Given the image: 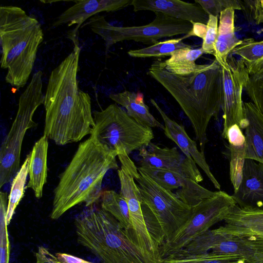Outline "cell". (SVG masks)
<instances>
[{"label": "cell", "mask_w": 263, "mask_h": 263, "mask_svg": "<svg viewBox=\"0 0 263 263\" xmlns=\"http://www.w3.org/2000/svg\"><path fill=\"white\" fill-rule=\"evenodd\" d=\"M73 50L51 71L44 96V136L64 145L91 135L95 123L89 95L80 89L77 73L80 48Z\"/></svg>", "instance_id": "6da1fadb"}, {"label": "cell", "mask_w": 263, "mask_h": 263, "mask_svg": "<svg viewBox=\"0 0 263 263\" xmlns=\"http://www.w3.org/2000/svg\"><path fill=\"white\" fill-rule=\"evenodd\" d=\"M148 74L174 98L190 121L200 152L204 154L206 131L213 117L217 119L223 103L222 68L215 59L212 63L197 64L184 75L168 71L164 61L153 62Z\"/></svg>", "instance_id": "7a4b0ae2"}, {"label": "cell", "mask_w": 263, "mask_h": 263, "mask_svg": "<svg viewBox=\"0 0 263 263\" xmlns=\"http://www.w3.org/2000/svg\"><path fill=\"white\" fill-rule=\"evenodd\" d=\"M117 156L92 135L80 143L54 190L50 218L58 219L82 203L86 206L96 203L102 195L105 175L109 170H118Z\"/></svg>", "instance_id": "3957f363"}, {"label": "cell", "mask_w": 263, "mask_h": 263, "mask_svg": "<svg viewBox=\"0 0 263 263\" xmlns=\"http://www.w3.org/2000/svg\"><path fill=\"white\" fill-rule=\"evenodd\" d=\"M0 39L1 68L7 70L5 81L18 90L27 82L43 41L41 25L20 7L2 6Z\"/></svg>", "instance_id": "277c9868"}, {"label": "cell", "mask_w": 263, "mask_h": 263, "mask_svg": "<svg viewBox=\"0 0 263 263\" xmlns=\"http://www.w3.org/2000/svg\"><path fill=\"white\" fill-rule=\"evenodd\" d=\"M78 242L103 263H155L108 212L90 207L74 219Z\"/></svg>", "instance_id": "5b68a950"}, {"label": "cell", "mask_w": 263, "mask_h": 263, "mask_svg": "<svg viewBox=\"0 0 263 263\" xmlns=\"http://www.w3.org/2000/svg\"><path fill=\"white\" fill-rule=\"evenodd\" d=\"M118 157L121 165L133 175L138 185L144 219L160 247L189 220L192 207L179 199L173 192L160 186L139 171L129 156L119 155Z\"/></svg>", "instance_id": "8992f818"}, {"label": "cell", "mask_w": 263, "mask_h": 263, "mask_svg": "<svg viewBox=\"0 0 263 263\" xmlns=\"http://www.w3.org/2000/svg\"><path fill=\"white\" fill-rule=\"evenodd\" d=\"M42 71L34 73L18 100L16 117L4 139L0 151V187L10 182L20 169V158L26 132L35 126L34 114L44 103Z\"/></svg>", "instance_id": "52a82bcc"}, {"label": "cell", "mask_w": 263, "mask_h": 263, "mask_svg": "<svg viewBox=\"0 0 263 263\" xmlns=\"http://www.w3.org/2000/svg\"><path fill=\"white\" fill-rule=\"evenodd\" d=\"M93 133L98 141L118 155H128L146 147L154 138L152 128L132 118L117 104L92 112Z\"/></svg>", "instance_id": "ba28073f"}, {"label": "cell", "mask_w": 263, "mask_h": 263, "mask_svg": "<svg viewBox=\"0 0 263 263\" xmlns=\"http://www.w3.org/2000/svg\"><path fill=\"white\" fill-rule=\"evenodd\" d=\"M150 23L142 26H115L103 15H95L85 24L105 41V52L114 44L123 41H134L146 45L157 43L158 40L180 34H188L193 29L192 23L177 19L161 12Z\"/></svg>", "instance_id": "9c48e42d"}, {"label": "cell", "mask_w": 263, "mask_h": 263, "mask_svg": "<svg viewBox=\"0 0 263 263\" xmlns=\"http://www.w3.org/2000/svg\"><path fill=\"white\" fill-rule=\"evenodd\" d=\"M236 205L232 195L219 190L215 192L213 196L192 207L189 220L160 246L161 258L182 249L214 224L224 221Z\"/></svg>", "instance_id": "30bf717a"}, {"label": "cell", "mask_w": 263, "mask_h": 263, "mask_svg": "<svg viewBox=\"0 0 263 263\" xmlns=\"http://www.w3.org/2000/svg\"><path fill=\"white\" fill-rule=\"evenodd\" d=\"M219 63L222 68L223 85L222 109L224 122L222 136L226 139L227 130L231 126L237 124L241 129L247 126L242 94L250 74L242 60L240 58L235 59L231 54L226 62Z\"/></svg>", "instance_id": "8fae6325"}, {"label": "cell", "mask_w": 263, "mask_h": 263, "mask_svg": "<svg viewBox=\"0 0 263 263\" xmlns=\"http://www.w3.org/2000/svg\"><path fill=\"white\" fill-rule=\"evenodd\" d=\"M214 230L219 234L242 239L254 253V263H263V211L245 210L236 205Z\"/></svg>", "instance_id": "7c38bea8"}, {"label": "cell", "mask_w": 263, "mask_h": 263, "mask_svg": "<svg viewBox=\"0 0 263 263\" xmlns=\"http://www.w3.org/2000/svg\"><path fill=\"white\" fill-rule=\"evenodd\" d=\"M140 167L164 170L181 174L199 183L203 177L195 162L176 147H161L151 142L139 151Z\"/></svg>", "instance_id": "4fadbf2b"}, {"label": "cell", "mask_w": 263, "mask_h": 263, "mask_svg": "<svg viewBox=\"0 0 263 263\" xmlns=\"http://www.w3.org/2000/svg\"><path fill=\"white\" fill-rule=\"evenodd\" d=\"M190 255H200L208 252L244 258L249 263H254V253L241 238L229 236L209 230L199 236L180 250Z\"/></svg>", "instance_id": "5bb4252c"}, {"label": "cell", "mask_w": 263, "mask_h": 263, "mask_svg": "<svg viewBox=\"0 0 263 263\" xmlns=\"http://www.w3.org/2000/svg\"><path fill=\"white\" fill-rule=\"evenodd\" d=\"M138 170L164 189L172 192L176 190L174 193L177 197L191 207L215 193L202 186L195 180L174 172L140 167H138Z\"/></svg>", "instance_id": "9a60e30c"}, {"label": "cell", "mask_w": 263, "mask_h": 263, "mask_svg": "<svg viewBox=\"0 0 263 263\" xmlns=\"http://www.w3.org/2000/svg\"><path fill=\"white\" fill-rule=\"evenodd\" d=\"M133 0H90L74 1L75 3L60 14L52 24L57 27L65 24L68 27L77 25L70 33L73 43H78L77 32L81 25L88 18L103 12H112L131 5Z\"/></svg>", "instance_id": "2e32d148"}, {"label": "cell", "mask_w": 263, "mask_h": 263, "mask_svg": "<svg viewBox=\"0 0 263 263\" xmlns=\"http://www.w3.org/2000/svg\"><path fill=\"white\" fill-rule=\"evenodd\" d=\"M232 196L241 209L263 211V164L245 160L240 184Z\"/></svg>", "instance_id": "e0dca14e"}, {"label": "cell", "mask_w": 263, "mask_h": 263, "mask_svg": "<svg viewBox=\"0 0 263 263\" xmlns=\"http://www.w3.org/2000/svg\"><path fill=\"white\" fill-rule=\"evenodd\" d=\"M151 102L163 120L165 136L177 144L186 157L193 160L203 171L214 187L220 190V184L211 172L204 154L198 150L196 142L189 136L184 127L168 117L154 99H151Z\"/></svg>", "instance_id": "ac0fdd59"}, {"label": "cell", "mask_w": 263, "mask_h": 263, "mask_svg": "<svg viewBox=\"0 0 263 263\" xmlns=\"http://www.w3.org/2000/svg\"><path fill=\"white\" fill-rule=\"evenodd\" d=\"M134 11L161 12L174 18L206 25L209 15L199 4L180 0H133Z\"/></svg>", "instance_id": "d6986e66"}, {"label": "cell", "mask_w": 263, "mask_h": 263, "mask_svg": "<svg viewBox=\"0 0 263 263\" xmlns=\"http://www.w3.org/2000/svg\"><path fill=\"white\" fill-rule=\"evenodd\" d=\"M246 159L263 164V114L251 102H244Z\"/></svg>", "instance_id": "ffe728a7"}, {"label": "cell", "mask_w": 263, "mask_h": 263, "mask_svg": "<svg viewBox=\"0 0 263 263\" xmlns=\"http://www.w3.org/2000/svg\"><path fill=\"white\" fill-rule=\"evenodd\" d=\"M48 138L41 137L34 144L31 153L29 181L26 188L32 189L36 198L42 197L43 190L47 182Z\"/></svg>", "instance_id": "44dd1931"}, {"label": "cell", "mask_w": 263, "mask_h": 263, "mask_svg": "<svg viewBox=\"0 0 263 263\" xmlns=\"http://www.w3.org/2000/svg\"><path fill=\"white\" fill-rule=\"evenodd\" d=\"M109 98L126 109L127 114L140 124L151 128L164 129V126L150 112L148 106L145 104L142 94L128 90L111 93Z\"/></svg>", "instance_id": "7402d4cb"}, {"label": "cell", "mask_w": 263, "mask_h": 263, "mask_svg": "<svg viewBox=\"0 0 263 263\" xmlns=\"http://www.w3.org/2000/svg\"><path fill=\"white\" fill-rule=\"evenodd\" d=\"M234 17L235 10L231 8L222 11L219 15L214 55L219 63L226 62L231 51L242 42L235 33Z\"/></svg>", "instance_id": "603a6c76"}, {"label": "cell", "mask_w": 263, "mask_h": 263, "mask_svg": "<svg viewBox=\"0 0 263 263\" xmlns=\"http://www.w3.org/2000/svg\"><path fill=\"white\" fill-rule=\"evenodd\" d=\"M230 54L239 55L250 76L253 74L263 67V40L246 38Z\"/></svg>", "instance_id": "cb8c5ba5"}, {"label": "cell", "mask_w": 263, "mask_h": 263, "mask_svg": "<svg viewBox=\"0 0 263 263\" xmlns=\"http://www.w3.org/2000/svg\"><path fill=\"white\" fill-rule=\"evenodd\" d=\"M204 53L201 47L184 48L175 51L164 62L170 72L177 75H184L194 70L197 65L196 61Z\"/></svg>", "instance_id": "d4e9b609"}, {"label": "cell", "mask_w": 263, "mask_h": 263, "mask_svg": "<svg viewBox=\"0 0 263 263\" xmlns=\"http://www.w3.org/2000/svg\"><path fill=\"white\" fill-rule=\"evenodd\" d=\"M101 197V208L110 213L124 229L132 233L128 205L123 196L114 191L108 190L103 192Z\"/></svg>", "instance_id": "484cf974"}, {"label": "cell", "mask_w": 263, "mask_h": 263, "mask_svg": "<svg viewBox=\"0 0 263 263\" xmlns=\"http://www.w3.org/2000/svg\"><path fill=\"white\" fill-rule=\"evenodd\" d=\"M186 35L179 38L158 42L155 44L145 48L130 50L127 52V53L129 56L137 58H160L164 56H171L177 50L192 47L183 42L184 39L187 38Z\"/></svg>", "instance_id": "4316f807"}, {"label": "cell", "mask_w": 263, "mask_h": 263, "mask_svg": "<svg viewBox=\"0 0 263 263\" xmlns=\"http://www.w3.org/2000/svg\"><path fill=\"white\" fill-rule=\"evenodd\" d=\"M31 160V153L27 155L19 171L13 178L10 194L6 217V224L8 226L14 214L15 210L24 195L25 184L29 174Z\"/></svg>", "instance_id": "83f0119b"}, {"label": "cell", "mask_w": 263, "mask_h": 263, "mask_svg": "<svg viewBox=\"0 0 263 263\" xmlns=\"http://www.w3.org/2000/svg\"><path fill=\"white\" fill-rule=\"evenodd\" d=\"M230 152V176L231 183L236 191L241 182L242 170L246 160V144L243 145L229 144Z\"/></svg>", "instance_id": "f1b7e54d"}, {"label": "cell", "mask_w": 263, "mask_h": 263, "mask_svg": "<svg viewBox=\"0 0 263 263\" xmlns=\"http://www.w3.org/2000/svg\"><path fill=\"white\" fill-rule=\"evenodd\" d=\"M8 202L7 192L0 193V263H9L10 242L6 217Z\"/></svg>", "instance_id": "f546056e"}, {"label": "cell", "mask_w": 263, "mask_h": 263, "mask_svg": "<svg viewBox=\"0 0 263 263\" xmlns=\"http://www.w3.org/2000/svg\"><path fill=\"white\" fill-rule=\"evenodd\" d=\"M245 90L251 102L263 114V67L249 76Z\"/></svg>", "instance_id": "4dcf8cb0"}, {"label": "cell", "mask_w": 263, "mask_h": 263, "mask_svg": "<svg viewBox=\"0 0 263 263\" xmlns=\"http://www.w3.org/2000/svg\"><path fill=\"white\" fill-rule=\"evenodd\" d=\"M208 15L219 16L220 13L227 9L231 8L242 10L241 1L238 0H195Z\"/></svg>", "instance_id": "1f68e13d"}, {"label": "cell", "mask_w": 263, "mask_h": 263, "mask_svg": "<svg viewBox=\"0 0 263 263\" xmlns=\"http://www.w3.org/2000/svg\"><path fill=\"white\" fill-rule=\"evenodd\" d=\"M36 257L38 263H93L66 253L53 254L42 247L39 248Z\"/></svg>", "instance_id": "d6a6232c"}, {"label": "cell", "mask_w": 263, "mask_h": 263, "mask_svg": "<svg viewBox=\"0 0 263 263\" xmlns=\"http://www.w3.org/2000/svg\"><path fill=\"white\" fill-rule=\"evenodd\" d=\"M206 31L202 41L201 48L204 53L214 56L215 45L218 36V17L209 15Z\"/></svg>", "instance_id": "836d02e7"}, {"label": "cell", "mask_w": 263, "mask_h": 263, "mask_svg": "<svg viewBox=\"0 0 263 263\" xmlns=\"http://www.w3.org/2000/svg\"><path fill=\"white\" fill-rule=\"evenodd\" d=\"M241 6L248 20L263 24V1L245 0L241 1Z\"/></svg>", "instance_id": "e575fe53"}, {"label": "cell", "mask_w": 263, "mask_h": 263, "mask_svg": "<svg viewBox=\"0 0 263 263\" xmlns=\"http://www.w3.org/2000/svg\"><path fill=\"white\" fill-rule=\"evenodd\" d=\"M203 254L200 263H249L244 258L237 256L219 255L212 252Z\"/></svg>", "instance_id": "d590c367"}, {"label": "cell", "mask_w": 263, "mask_h": 263, "mask_svg": "<svg viewBox=\"0 0 263 263\" xmlns=\"http://www.w3.org/2000/svg\"><path fill=\"white\" fill-rule=\"evenodd\" d=\"M226 139L228 140L229 144L242 145L246 144L245 136L237 124H234L228 128Z\"/></svg>", "instance_id": "8d00e7d4"}, {"label": "cell", "mask_w": 263, "mask_h": 263, "mask_svg": "<svg viewBox=\"0 0 263 263\" xmlns=\"http://www.w3.org/2000/svg\"><path fill=\"white\" fill-rule=\"evenodd\" d=\"M193 24V29L192 31L186 34L187 37L191 36H197L202 40L205 36L206 31V25L200 23H192Z\"/></svg>", "instance_id": "74e56055"}]
</instances>
